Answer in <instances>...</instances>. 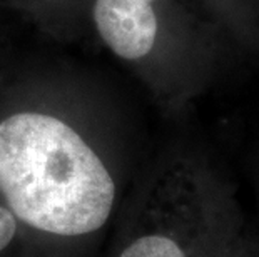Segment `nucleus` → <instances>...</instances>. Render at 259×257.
<instances>
[{
  "mask_svg": "<svg viewBox=\"0 0 259 257\" xmlns=\"http://www.w3.org/2000/svg\"><path fill=\"white\" fill-rule=\"evenodd\" d=\"M0 194L17 221L35 231L80 237L109 221L115 182L69 122L22 111L0 120Z\"/></svg>",
  "mask_w": 259,
  "mask_h": 257,
  "instance_id": "obj_1",
  "label": "nucleus"
},
{
  "mask_svg": "<svg viewBox=\"0 0 259 257\" xmlns=\"http://www.w3.org/2000/svg\"><path fill=\"white\" fill-rule=\"evenodd\" d=\"M233 227L197 207L146 226L117 257H233Z\"/></svg>",
  "mask_w": 259,
  "mask_h": 257,
  "instance_id": "obj_2",
  "label": "nucleus"
},
{
  "mask_svg": "<svg viewBox=\"0 0 259 257\" xmlns=\"http://www.w3.org/2000/svg\"><path fill=\"white\" fill-rule=\"evenodd\" d=\"M157 0H94L92 20L101 40L124 60H139L157 39Z\"/></svg>",
  "mask_w": 259,
  "mask_h": 257,
  "instance_id": "obj_3",
  "label": "nucleus"
},
{
  "mask_svg": "<svg viewBox=\"0 0 259 257\" xmlns=\"http://www.w3.org/2000/svg\"><path fill=\"white\" fill-rule=\"evenodd\" d=\"M17 234V217L7 205H0V252L12 244Z\"/></svg>",
  "mask_w": 259,
  "mask_h": 257,
  "instance_id": "obj_4",
  "label": "nucleus"
},
{
  "mask_svg": "<svg viewBox=\"0 0 259 257\" xmlns=\"http://www.w3.org/2000/svg\"><path fill=\"white\" fill-rule=\"evenodd\" d=\"M233 257H249V255H242V252H236V250H234V255ZM251 257H256V255H251Z\"/></svg>",
  "mask_w": 259,
  "mask_h": 257,
  "instance_id": "obj_5",
  "label": "nucleus"
}]
</instances>
